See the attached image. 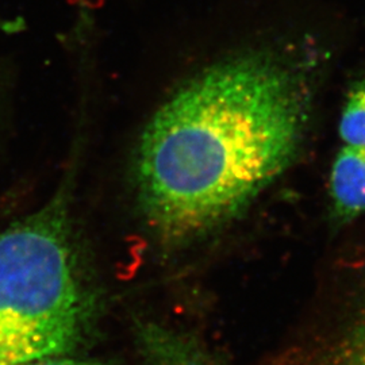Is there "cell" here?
<instances>
[{
  "label": "cell",
  "mask_w": 365,
  "mask_h": 365,
  "mask_svg": "<svg viewBox=\"0 0 365 365\" xmlns=\"http://www.w3.org/2000/svg\"><path fill=\"white\" fill-rule=\"evenodd\" d=\"M319 58L284 38L235 43L182 80L133 150L138 220L157 244L187 248L230 226L306 144Z\"/></svg>",
  "instance_id": "obj_1"
},
{
  "label": "cell",
  "mask_w": 365,
  "mask_h": 365,
  "mask_svg": "<svg viewBox=\"0 0 365 365\" xmlns=\"http://www.w3.org/2000/svg\"><path fill=\"white\" fill-rule=\"evenodd\" d=\"M87 253L72 182L0 232V365L72 351L90 318Z\"/></svg>",
  "instance_id": "obj_2"
},
{
  "label": "cell",
  "mask_w": 365,
  "mask_h": 365,
  "mask_svg": "<svg viewBox=\"0 0 365 365\" xmlns=\"http://www.w3.org/2000/svg\"><path fill=\"white\" fill-rule=\"evenodd\" d=\"M327 209L334 229L365 217V75L344 95L337 145L327 173Z\"/></svg>",
  "instance_id": "obj_3"
},
{
  "label": "cell",
  "mask_w": 365,
  "mask_h": 365,
  "mask_svg": "<svg viewBox=\"0 0 365 365\" xmlns=\"http://www.w3.org/2000/svg\"><path fill=\"white\" fill-rule=\"evenodd\" d=\"M318 365H365V294Z\"/></svg>",
  "instance_id": "obj_4"
},
{
  "label": "cell",
  "mask_w": 365,
  "mask_h": 365,
  "mask_svg": "<svg viewBox=\"0 0 365 365\" xmlns=\"http://www.w3.org/2000/svg\"><path fill=\"white\" fill-rule=\"evenodd\" d=\"M24 365H106L101 361H93V360H81V359H71L66 357V354L60 356H49L38 359L34 361H30Z\"/></svg>",
  "instance_id": "obj_5"
}]
</instances>
